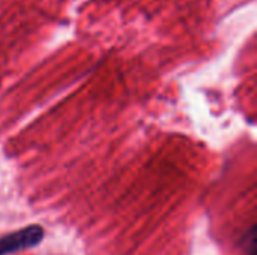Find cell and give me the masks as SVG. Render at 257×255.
<instances>
[{"instance_id": "1", "label": "cell", "mask_w": 257, "mask_h": 255, "mask_svg": "<svg viewBox=\"0 0 257 255\" xmlns=\"http://www.w3.org/2000/svg\"><path fill=\"white\" fill-rule=\"evenodd\" d=\"M44 239L41 225H29L0 237V255H9L36 246Z\"/></svg>"}, {"instance_id": "2", "label": "cell", "mask_w": 257, "mask_h": 255, "mask_svg": "<svg viewBox=\"0 0 257 255\" xmlns=\"http://www.w3.org/2000/svg\"><path fill=\"white\" fill-rule=\"evenodd\" d=\"M244 240L247 242V246L244 248L245 252H248V255H256V227L254 225L250 228V231L244 237Z\"/></svg>"}]
</instances>
